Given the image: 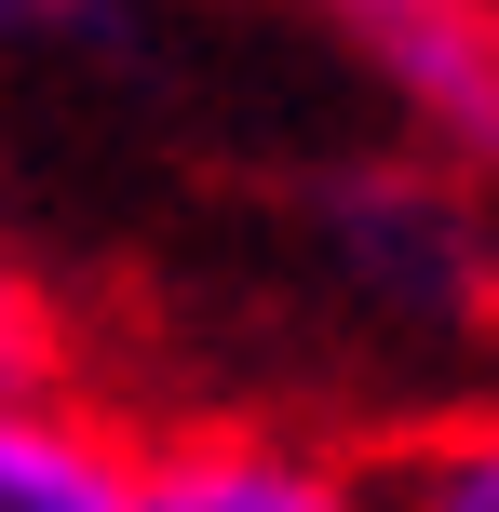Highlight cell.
<instances>
[{
  "label": "cell",
  "mask_w": 499,
  "mask_h": 512,
  "mask_svg": "<svg viewBox=\"0 0 499 512\" xmlns=\"http://www.w3.org/2000/svg\"><path fill=\"white\" fill-rule=\"evenodd\" d=\"M135 432L95 405H0V512H122Z\"/></svg>",
  "instance_id": "4"
},
{
  "label": "cell",
  "mask_w": 499,
  "mask_h": 512,
  "mask_svg": "<svg viewBox=\"0 0 499 512\" xmlns=\"http://www.w3.org/2000/svg\"><path fill=\"white\" fill-rule=\"evenodd\" d=\"M122 512H392V472L351 459L324 432H270V418H189V432L135 445Z\"/></svg>",
  "instance_id": "3"
},
{
  "label": "cell",
  "mask_w": 499,
  "mask_h": 512,
  "mask_svg": "<svg viewBox=\"0 0 499 512\" xmlns=\"http://www.w3.org/2000/svg\"><path fill=\"white\" fill-rule=\"evenodd\" d=\"M0 405H68V310L27 256H0Z\"/></svg>",
  "instance_id": "6"
},
{
  "label": "cell",
  "mask_w": 499,
  "mask_h": 512,
  "mask_svg": "<svg viewBox=\"0 0 499 512\" xmlns=\"http://www.w3.org/2000/svg\"><path fill=\"white\" fill-rule=\"evenodd\" d=\"M338 41L432 176H499V14L486 0H351Z\"/></svg>",
  "instance_id": "2"
},
{
  "label": "cell",
  "mask_w": 499,
  "mask_h": 512,
  "mask_svg": "<svg viewBox=\"0 0 499 512\" xmlns=\"http://www.w3.org/2000/svg\"><path fill=\"white\" fill-rule=\"evenodd\" d=\"M392 512H499V405L432 418L419 445H392Z\"/></svg>",
  "instance_id": "5"
},
{
  "label": "cell",
  "mask_w": 499,
  "mask_h": 512,
  "mask_svg": "<svg viewBox=\"0 0 499 512\" xmlns=\"http://www.w3.org/2000/svg\"><path fill=\"white\" fill-rule=\"evenodd\" d=\"M311 243H324V270H338L365 310H392V324H419V337L473 324V310L499 297V256H486L473 189L432 176L419 149H392V162H338V176L311 189Z\"/></svg>",
  "instance_id": "1"
}]
</instances>
